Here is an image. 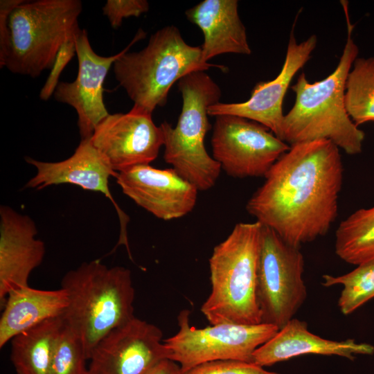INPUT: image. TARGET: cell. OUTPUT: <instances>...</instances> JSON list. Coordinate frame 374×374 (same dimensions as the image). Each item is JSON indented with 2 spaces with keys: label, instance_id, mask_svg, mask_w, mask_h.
Instances as JSON below:
<instances>
[{
  "label": "cell",
  "instance_id": "cell-6",
  "mask_svg": "<svg viewBox=\"0 0 374 374\" xmlns=\"http://www.w3.org/2000/svg\"><path fill=\"white\" fill-rule=\"evenodd\" d=\"M262 224L238 223L209 258L211 292L201 312L211 325L261 323L256 300Z\"/></svg>",
  "mask_w": 374,
  "mask_h": 374
},
{
  "label": "cell",
  "instance_id": "cell-10",
  "mask_svg": "<svg viewBox=\"0 0 374 374\" xmlns=\"http://www.w3.org/2000/svg\"><path fill=\"white\" fill-rule=\"evenodd\" d=\"M211 146L213 158L235 178L265 177L290 148L262 125L233 115L215 117Z\"/></svg>",
  "mask_w": 374,
  "mask_h": 374
},
{
  "label": "cell",
  "instance_id": "cell-22",
  "mask_svg": "<svg viewBox=\"0 0 374 374\" xmlns=\"http://www.w3.org/2000/svg\"><path fill=\"white\" fill-rule=\"evenodd\" d=\"M335 253L359 265L374 261V206L360 208L341 221L335 233Z\"/></svg>",
  "mask_w": 374,
  "mask_h": 374
},
{
  "label": "cell",
  "instance_id": "cell-27",
  "mask_svg": "<svg viewBox=\"0 0 374 374\" xmlns=\"http://www.w3.org/2000/svg\"><path fill=\"white\" fill-rule=\"evenodd\" d=\"M77 30L64 42L55 57L48 76L40 91L39 98L43 100H48L54 93L60 82L59 78L62 71L76 54L75 33Z\"/></svg>",
  "mask_w": 374,
  "mask_h": 374
},
{
  "label": "cell",
  "instance_id": "cell-20",
  "mask_svg": "<svg viewBox=\"0 0 374 374\" xmlns=\"http://www.w3.org/2000/svg\"><path fill=\"white\" fill-rule=\"evenodd\" d=\"M0 318V348L19 334L47 320L62 317L68 306L66 291L29 285L9 292Z\"/></svg>",
  "mask_w": 374,
  "mask_h": 374
},
{
  "label": "cell",
  "instance_id": "cell-2",
  "mask_svg": "<svg viewBox=\"0 0 374 374\" xmlns=\"http://www.w3.org/2000/svg\"><path fill=\"white\" fill-rule=\"evenodd\" d=\"M80 0H1L0 67L36 78L80 28Z\"/></svg>",
  "mask_w": 374,
  "mask_h": 374
},
{
  "label": "cell",
  "instance_id": "cell-17",
  "mask_svg": "<svg viewBox=\"0 0 374 374\" xmlns=\"http://www.w3.org/2000/svg\"><path fill=\"white\" fill-rule=\"evenodd\" d=\"M35 222L11 207H0V302L11 291L28 286L31 272L45 255V244L37 239Z\"/></svg>",
  "mask_w": 374,
  "mask_h": 374
},
{
  "label": "cell",
  "instance_id": "cell-15",
  "mask_svg": "<svg viewBox=\"0 0 374 374\" xmlns=\"http://www.w3.org/2000/svg\"><path fill=\"white\" fill-rule=\"evenodd\" d=\"M25 161L33 166L37 172L26 184V188L41 190L52 185L71 184L83 189L99 192L109 199L119 217L120 236L116 246L124 244L128 253L127 237V215L120 208L111 194L109 179L118 175L104 157L93 145L90 139H82L74 153L57 162H46L26 157Z\"/></svg>",
  "mask_w": 374,
  "mask_h": 374
},
{
  "label": "cell",
  "instance_id": "cell-13",
  "mask_svg": "<svg viewBox=\"0 0 374 374\" xmlns=\"http://www.w3.org/2000/svg\"><path fill=\"white\" fill-rule=\"evenodd\" d=\"M317 43V36L313 35L298 44L292 30L285 62L278 75L274 80L257 83L247 101L219 102L211 105L208 109V116L242 117L262 125L282 140L284 97L294 76L310 59Z\"/></svg>",
  "mask_w": 374,
  "mask_h": 374
},
{
  "label": "cell",
  "instance_id": "cell-16",
  "mask_svg": "<svg viewBox=\"0 0 374 374\" xmlns=\"http://www.w3.org/2000/svg\"><path fill=\"white\" fill-rule=\"evenodd\" d=\"M123 193L156 217L171 220L194 208L199 190L172 168L136 166L116 177Z\"/></svg>",
  "mask_w": 374,
  "mask_h": 374
},
{
  "label": "cell",
  "instance_id": "cell-11",
  "mask_svg": "<svg viewBox=\"0 0 374 374\" xmlns=\"http://www.w3.org/2000/svg\"><path fill=\"white\" fill-rule=\"evenodd\" d=\"M162 337L159 327L134 317L97 344L88 371L91 374H143L169 359L170 351Z\"/></svg>",
  "mask_w": 374,
  "mask_h": 374
},
{
  "label": "cell",
  "instance_id": "cell-14",
  "mask_svg": "<svg viewBox=\"0 0 374 374\" xmlns=\"http://www.w3.org/2000/svg\"><path fill=\"white\" fill-rule=\"evenodd\" d=\"M75 48L77 77L73 82H60L53 94L57 101L76 111L82 140L90 139L97 125L109 114L103 100V84L123 50L112 56H100L92 48L87 30L80 28L75 33Z\"/></svg>",
  "mask_w": 374,
  "mask_h": 374
},
{
  "label": "cell",
  "instance_id": "cell-28",
  "mask_svg": "<svg viewBox=\"0 0 374 374\" xmlns=\"http://www.w3.org/2000/svg\"><path fill=\"white\" fill-rule=\"evenodd\" d=\"M149 10L146 0H107L103 7V13L114 28L120 27L123 19L139 17Z\"/></svg>",
  "mask_w": 374,
  "mask_h": 374
},
{
  "label": "cell",
  "instance_id": "cell-26",
  "mask_svg": "<svg viewBox=\"0 0 374 374\" xmlns=\"http://www.w3.org/2000/svg\"><path fill=\"white\" fill-rule=\"evenodd\" d=\"M181 374H280L268 371L253 362L215 360L197 365Z\"/></svg>",
  "mask_w": 374,
  "mask_h": 374
},
{
  "label": "cell",
  "instance_id": "cell-12",
  "mask_svg": "<svg viewBox=\"0 0 374 374\" xmlns=\"http://www.w3.org/2000/svg\"><path fill=\"white\" fill-rule=\"evenodd\" d=\"M90 140L117 172L148 165L164 143L162 129L154 124L152 115L132 110L109 114L97 125Z\"/></svg>",
  "mask_w": 374,
  "mask_h": 374
},
{
  "label": "cell",
  "instance_id": "cell-7",
  "mask_svg": "<svg viewBox=\"0 0 374 374\" xmlns=\"http://www.w3.org/2000/svg\"><path fill=\"white\" fill-rule=\"evenodd\" d=\"M182 108L175 127L167 122L160 127L164 137L163 158L183 179L199 191L215 184L221 166L211 157L204 138L211 128L208 109L220 102L219 85L202 71L190 73L178 81Z\"/></svg>",
  "mask_w": 374,
  "mask_h": 374
},
{
  "label": "cell",
  "instance_id": "cell-24",
  "mask_svg": "<svg viewBox=\"0 0 374 374\" xmlns=\"http://www.w3.org/2000/svg\"><path fill=\"white\" fill-rule=\"evenodd\" d=\"M321 285L330 287L343 285L338 306L344 315L353 313L374 298V261L364 263L346 274L334 276L325 274Z\"/></svg>",
  "mask_w": 374,
  "mask_h": 374
},
{
  "label": "cell",
  "instance_id": "cell-4",
  "mask_svg": "<svg viewBox=\"0 0 374 374\" xmlns=\"http://www.w3.org/2000/svg\"><path fill=\"white\" fill-rule=\"evenodd\" d=\"M145 35L139 29L112 66L116 81L134 103L133 112L152 115L157 107L166 105L174 83L187 74L214 66L224 69L204 62L201 46L187 44L174 25L157 30L142 50L128 51Z\"/></svg>",
  "mask_w": 374,
  "mask_h": 374
},
{
  "label": "cell",
  "instance_id": "cell-29",
  "mask_svg": "<svg viewBox=\"0 0 374 374\" xmlns=\"http://www.w3.org/2000/svg\"><path fill=\"white\" fill-rule=\"evenodd\" d=\"M143 374H181L180 366L170 359L161 360Z\"/></svg>",
  "mask_w": 374,
  "mask_h": 374
},
{
  "label": "cell",
  "instance_id": "cell-5",
  "mask_svg": "<svg viewBox=\"0 0 374 374\" xmlns=\"http://www.w3.org/2000/svg\"><path fill=\"white\" fill-rule=\"evenodd\" d=\"M61 287L68 296L62 317L81 339L88 360L106 335L135 317L132 272L123 267L83 262L65 274Z\"/></svg>",
  "mask_w": 374,
  "mask_h": 374
},
{
  "label": "cell",
  "instance_id": "cell-9",
  "mask_svg": "<svg viewBox=\"0 0 374 374\" xmlns=\"http://www.w3.org/2000/svg\"><path fill=\"white\" fill-rule=\"evenodd\" d=\"M190 311L177 317L179 330L163 340L170 350L169 359L177 362L181 373L200 364L215 360L252 362L255 350L278 331L273 325L222 323L197 328L190 325Z\"/></svg>",
  "mask_w": 374,
  "mask_h": 374
},
{
  "label": "cell",
  "instance_id": "cell-21",
  "mask_svg": "<svg viewBox=\"0 0 374 374\" xmlns=\"http://www.w3.org/2000/svg\"><path fill=\"white\" fill-rule=\"evenodd\" d=\"M63 323L62 317L51 319L11 340L10 359L17 374H50L54 347Z\"/></svg>",
  "mask_w": 374,
  "mask_h": 374
},
{
  "label": "cell",
  "instance_id": "cell-30",
  "mask_svg": "<svg viewBox=\"0 0 374 374\" xmlns=\"http://www.w3.org/2000/svg\"><path fill=\"white\" fill-rule=\"evenodd\" d=\"M87 374H91V373H90L89 372V371H88V373H87Z\"/></svg>",
  "mask_w": 374,
  "mask_h": 374
},
{
  "label": "cell",
  "instance_id": "cell-8",
  "mask_svg": "<svg viewBox=\"0 0 374 374\" xmlns=\"http://www.w3.org/2000/svg\"><path fill=\"white\" fill-rule=\"evenodd\" d=\"M304 264L299 247L262 224L256 281L261 323L280 329L294 318L307 298Z\"/></svg>",
  "mask_w": 374,
  "mask_h": 374
},
{
  "label": "cell",
  "instance_id": "cell-18",
  "mask_svg": "<svg viewBox=\"0 0 374 374\" xmlns=\"http://www.w3.org/2000/svg\"><path fill=\"white\" fill-rule=\"evenodd\" d=\"M373 353L371 344L357 343L353 339H324L310 332L305 321L293 318L255 350L252 362L264 367L303 355H337L354 360L355 355Z\"/></svg>",
  "mask_w": 374,
  "mask_h": 374
},
{
  "label": "cell",
  "instance_id": "cell-3",
  "mask_svg": "<svg viewBox=\"0 0 374 374\" xmlns=\"http://www.w3.org/2000/svg\"><path fill=\"white\" fill-rule=\"evenodd\" d=\"M347 23V39L335 71L326 78L309 82L302 73L292 87L296 93L294 106L284 116L282 140L290 145L319 139L332 141L346 154L362 151L365 134L348 116L344 101L346 81L358 55L352 38L354 28L344 7Z\"/></svg>",
  "mask_w": 374,
  "mask_h": 374
},
{
  "label": "cell",
  "instance_id": "cell-19",
  "mask_svg": "<svg viewBox=\"0 0 374 374\" xmlns=\"http://www.w3.org/2000/svg\"><path fill=\"white\" fill-rule=\"evenodd\" d=\"M185 15L203 33L204 62L224 53L251 54L237 0H204L188 9Z\"/></svg>",
  "mask_w": 374,
  "mask_h": 374
},
{
  "label": "cell",
  "instance_id": "cell-25",
  "mask_svg": "<svg viewBox=\"0 0 374 374\" xmlns=\"http://www.w3.org/2000/svg\"><path fill=\"white\" fill-rule=\"evenodd\" d=\"M87 360L81 339L64 321L54 347L50 374H87Z\"/></svg>",
  "mask_w": 374,
  "mask_h": 374
},
{
  "label": "cell",
  "instance_id": "cell-1",
  "mask_svg": "<svg viewBox=\"0 0 374 374\" xmlns=\"http://www.w3.org/2000/svg\"><path fill=\"white\" fill-rule=\"evenodd\" d=\"M343 177L339 148L332 141L294 144L266 174L246 210L299 248L326 235L335 222Z\"/></svg>",
  "mask_w": 374,
  "mask_h": 374
},
{
  "label": "cell",
  "instance_id": "cell-23",
  "mask_svg": "<svg viewBox=\"0 0 374 374\" xmlns=\"http://www.w3.org/2000/svg\"><path fill=\"white\" fill-rule=\"evenodd\" d=\"M344 101L356 126L374 122V57L355 59L346 78Z\"/></svg>",
  "mask_w": 374,
  "mask_h": 374
}]
</instances>
